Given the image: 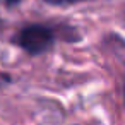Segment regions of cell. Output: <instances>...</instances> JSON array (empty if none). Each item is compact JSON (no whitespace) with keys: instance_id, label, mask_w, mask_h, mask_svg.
<instances>
[{"instance_id":"cell-3","label":"cell","mask_w":125,"mask_h":125,"mask_svg":"<svg viewBox=\"0 0 125 125\" xmlns=\"http://www.w3.org/2000/svg\"><path fill=\"white\" fill-rule=\"evenodd\" d=\"M21 0H5V4L9 5V7H12V5H16V4H19Z\"/></svg>"},{"instance_id":"cell-2","label":"cell","mask_w":125,"mask_h":125,"mask_svg":"<svg viewBox=\"0 0 125 125\" xmlns=\"http://www.w3.org/2000/svg\"><path fill=\"white\" fill-rule=\"evenodd\" d=\"M43 2L50 4V5L63 7V5H75V4H81V2H91V0H43Z\"/></svg>"},{"instance_id":"cell-1","label":"cell","mask_w":125,"mask_h":125,"mask_svg":"<svg viewBox=\"0 0 125 125\" xmlns=\"http://www.w3.org/2000/svg\"><path fill=\"white\" fill-rule=\"evenodd\" d=\"M57 34L55 29L43 26V24H31L22 28L17 36H16V43L29 55H41L45 52H48L53 45H55Z\"/></svg>"},{"instance_id":"cell-4","label":"cell","mask_w":125,"mask_h":125,"mask_svg":"<svg viewBox=\"0 0 125 125\" xmlns=\"http://www.w3.org/2000/svg\"><path fill=\"white\" fill-rule=\"evenodd\" d=\"M0 86H2V75H0Z\"/></svg>"}]
</instances>
